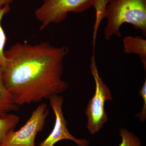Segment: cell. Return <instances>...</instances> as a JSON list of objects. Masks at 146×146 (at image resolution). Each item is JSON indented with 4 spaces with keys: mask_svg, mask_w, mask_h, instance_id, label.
I'll return each instance as SVG.
<instances>
[{
    "mask_svg": "<svg viewBox=\"0 0 146 146\" xmlns=\"http://www.w3.org/2000/svg\"><path fill=\"white\" fill-rule=\"evenodd\" d=\"M9 5H6L0 8V67L2 68L5 64L6 59L5 57L4 48L6 42L7 37L2 27L1 22L3 17L10 11Z\"/></svg>",
    "mask_w": 146,
    "mask_h": 146,
    "instance_id": "8fae6325",
    "label": "cell"
},
{
    "mask_svg": "<svg viewBox=\"0 0 146 146\" xmlns=\"http://www.w3.org/2000/svg\"><path fill=\"white\" fill-rule=\"evenodd\" d=\"M48 113L46 104L39 105L23 127L7 133L0 146H35L36 135L43 129Z\"/></svg>",
    "mask_w": 146,
    "mask_h": 146,
    "instance_id": "5b68a950",
    "label": "cell"
},
{
    "mask_svg": "<svg viewBox=\"0 0 146 146\" xmlns=\"http://www.w3.org/2000/svg\"><path fill=\"white\" fill-rule=\"evenodd\" d=\"M19 121L18 117L13 114L0 116V143L9 131L14 130Z\"/></svg>",
    "mask_w": 146,
    "mask_h": 146,
    "instance_id": "30bf717a",
    "label": "cell"
},
{
    "mask_svg": "<svg viewBox=\"0 0 146 146\" xmlns=\"http://www.w3.org/2000/svg\"><path fill=\"white\" fill-rule=\"evenodd\" d=\"M68 47L48 42L35 45L18 42L4 51L2 79L16 104L39 102L62 94L69 84L62 79Z\"/></svg>",
    "mask_w": 146,
    "mask_h": 146,
    "instance_id": "6da1fadb",
    "label": "cell"
},
{
    "mask_svg": "<svg viewBox=\"0 0 146 146\" xmlns=\"http://www.w3.org/2000/svg\"><path fill=\"white\" fill-rule=\"evenodd\" d=\"M124 52L139 56L146 71V40L141 36H126L123 39Z\"/></svg>",
    "mask_w": 146,
    "mask_h": 146,
    "instance_id": "52a82bcc",
    "label": "cell"
},
{
    "mask_svg": "<svg viewBox=\"0 0 146 146\" xmlns=\"http://www.w3.org/2000/svg\"><path fill=\"white\" fill-rule=\"evenodd\" d=\"M108 0H96L93 7L96 12V20L93 32V50L94 52L97 32L100 25L104 18H105L106 7Z\"/></svg>",
    "mask_w": 146,
    "mask_h": 146,
    "instance_id": "9c48e42d",
    "label": "cell"
},
{
    "mask_svg": "<svg viewBox=\"0 0 146 146\" xmlns=\"http://www.w3.org/2000/svg\"><path fill=\"white\" fill-rule=\"evenodd\" d=\"M90 70L95 80V94L86 106L85 114L87 118L86 127L89 133L96 134L108 121V116L105 108L107 101L113 100L112 94L102 78L99 74L95 55L91 57Z\"/></svg>",
    "mask_w": 146,
    "mask_h": 146,
    "instance_id": "3957f363",
    "label": "cell"
},
{
    "mask_svg": "<svg viewBox=\"0 0 146 146\" xmlns=\"http://www.w3.org/2000/svg\"><path fill=\"white\" fill-rule=\"evenodd\" d=\"M13 96L6 88L2 79V68L0 67V116L18 109Z\"/></svg>",
    "mask_w": 146,
    "mask_h": 146,
    "instance_id": "ba28073f",
    "label": "cell"
},
{
    "mask_svg": "<svg viewBox=\"0 0 146 146\" xmlns=\"http://www.w3.org/2000/svg\"><path fill=\"white\" fill-rule=\"evenodd\" d=\"M96 0H44L35 11L41 23L39 30L44 29L52 23H58L66 19L70 12L79 13L94 6Z\"/></svg>",
    "mask_w": 146,
    "mask_h": 146,
    "instance_id": "277c9868",
    "label": "cell"
},
{
    "mask_svg": "<svg viewBox=\"0 0 146 146\" xmlns=\"http://www.w3.org/2000/svg\"><path fill=\"white\" fill-rule=\"evenodd\" d=\"M140 96L143 100V106L141 113L136 115L140 119V121L143 122L146 119V78L144 82L143 85L139 91Z\"/></svg>",
    "mask_w": 146,
    "mask_h": 146,
    "instance_id": "4fadbf2b",
    "label": "cell"
},
{
    "mask_svg": "<svg viewBox=\"0 0 146 146\" xmlns=\"http://www.w3.org/2000/svg\"><path fill=\"white\" fill-rule=\"evenodd\" d=\"M119 134L122 142L118 146H142L140 139L131 131L125 128H121Z\"/></svg>",
    "mask_w": 146,
    "mask_h": 146,
    "instance_id": "7c38bea8",
    "label": "cell"
},
{
    "mask_svg": "<svg viewBox=\"0 0 146 146\" xmlns=\"http://www.w3.org/2000/svg\"><path fill=\"white\" fill-rule=\"evenodd\" d=\"M50 104L55 116L54 127L48 136L39 146H54L59 141L70 140L78 146H89V141L86 139H77L69 132L67 127L68 123L65 119L62 110L63 98L55 95L49 99Z\"/></svg>",
    "mask_w": 146,
    "mask_h": 146,
    "instance_id": "8992f818",
    "label": "cell"
},
{
    "mask_svg": "<svg viewBox=\"0 0 146 146\" xmlns=\"http://www.w3.org/2000/svg\"><path fill=\"white\" fill-rule=\"evenodd\" d=\"M13 1V0H0V8L6 5H9Z\"/></svg>",
    "mask_w": 146,
    "mask_h": 146,
    "instance_id": "5bb4252c",
    "label": "cell"
},
{
    "mask_svg": "<svg viewBox=\"0 0 146 146\" xmlns=\"http://www.w3.org/2000/svg\"><path fill=\"white\" fill-rule=\"evenodd\" d=\"M105 18L107 20L104 34L106 40L112 36L121 37L123 24L133 26L146 35V0H108Z\"/></svg>",
    "mask_w": 146,
    "mask_h": 146,
    "instance_id": "7a4b0ae2",
    "label": "cell"
}]
</instances>
